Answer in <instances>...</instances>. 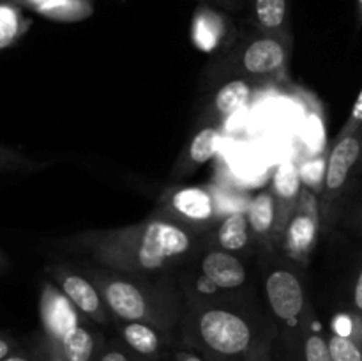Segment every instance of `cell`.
<instances>
[{"instance_id":"obj_20","label":"cell","mask_w":362,"mask_h":361,"mask_svg":"<svg viewBox=\"0 0 362 361\" xmlns=\"http://www.w3.org/2000/svg\"><path fill=\"white\" fill-rule=\"evenodd\" d=\"M250 21L262 34H292L288 0H250Z\"/></svg>"},{"instance_id":"obj_6","label":"cell","mask_w":362,"mask_h":361,"mask_svg":"<svg viewBox=\"0 0 362 361\" xmlns=\"http://www.w3.org/2000/svg\"><path fill=\"white\" fill-rule=\"evenodd\" d=\"M362 163V126L356 133L336 140L327 156L324 184L320 190L322 230L329 232L338 219L339 207L346 197L354 176Z\"/></svg>"},{"instance_id":"obj_15","label":"cell","mask_w":362,"mask_h":361,"mask_svg":"<svg viewBox=\"0 0 362 361\" xmlns=\"http://www.w3.org/2000/svg\"><path fill=\"white\" fill-rule=\"evenodd\" d=\"M219 142H221V133L218 127L214 126H204L193 134L189 144L186 145L182 152H180L179 159L173 165L172 173H170V180L179 183V180L186 179L191 173L197 172L198 168L211 161L216 156L219 149Z\"/></svg>"},{"instance_id":"obj_39","label":"cell","mask_w":362,"mask_h":361,"mask_svg":"<svg viewBox=\"0 0 362 361\" xmlns=\"http://www.w3.org/2000/svg\"><path fill=\"white\" fill-rule=\"evenodd\" d=\"M168 361H173V357H172V360H168Z\"/></svg>"},{"instance_id":"obj_16","label":"cell","mask_w":362,"mask_h":361,"mask_svg":"<svg viewBox=\"0 0 362 361\" xmlns=\"http://www.w3.org/2000/svg\"><path fill=\"white\" fill-rule=\"evenodd\" d=\"M20 9L34 11L46 20L59 23H76L90 18L95 11L94 0H0Z\"/></svg>"},{"instance_id":"obj_19","label":"cell","mask_w":362,"mask_h":361,"mask_svg":"<svg viewBox=\"0 0 362 361\" xmlns=\"http://www.w3.org/2000/svg\"><path fill=\"white\" fill-rule=\"evenodd\" d=\"M90 321L76 326L59 342L67 361H95L105 347L106 338L94 328Z\"/></svg>"},{"instance_id":"obj_28","label":"cell","mask_w":362,"mask_h":361,"mask_svg":"<svg viewBox=\"0 0 362 361\" xmlns=\"http://www.w3.org/2000/svg\"><path fill=\"white\" fill-rule=\"evenodd\" d=\"M276 338V329L271 328L257 340L250 353L246 354L244 361H272V343Z\"/></svg>"},{"instance_id":"obj_35","label":"cell","mask_w":362,"mask_h":361,"mask_svg":"<svg viewBox=\"0 0 362 361\" xmlns=\"http://www.w3.org/2000/svg\"><path fill=\"white\" fill-rule=\"evenodd\" d=\"M9 269H11L9 257H7L6 251H4L2 248H0V275H4V273L9 271Z\"/></svg>"},{"instance_id":"obj_33","label":"cell","mask_w":362,"mask_h":361,"mask_svg":"<svg viewBox=\"0 0 362 361\" xmlns=\"http://www.w3.org/2000/svg\"><path fill=\"white\" fill-rule=\"evenodd\" d=\"M243 2L244 0H211V4H214V6L221 7V9L225 11H239L240 7H243Z\"/></svg>"},{"instance_id":"obj_14","label":"cell","mask_w":362,"mask_h":361,"mask_svg":"<svg viewBox=\"0 0 362 361\" xmlns=\"http://www.w3.org/2000/svg\"><path fill=\"white\" fill-rule=\"evenodd\" d=\"M209 237H211L209 243L212 248H219V250L239 255V257L250 253L257 244L250 222H247L246 211H240V209L221 216L209 232Z\"/></svg>"},{"instance_id":"obj_29","label":"cell","mask_w":362,"mask_h":361,"mask_svg":"<svg viewBox=\"0 0 362 361\" xmlns=\"http://www.w3.org/2000/svg\"><path fill=\"white\" fill-rule=\"evenodd\" d=\"M361 126H362V88L359 91V94H357L356 103H354L352 110H350L349 119L345 120V124H343L341 131L338 133V138H336V140H339V138L349 137V134L356 133V131L359 130Z\"/></svg>"},{"instance_id":"obj_27","label":"cell","mask_w":362,"mask_h":361,"mask_svg":"<svg viewBox=\"0 0 362 361\" xmlns=\"http://www.w3.org/2000/svg\"><path fill=\"white\" fill-rule=\"evenodd\" d=\"M141 360H144V357L136 356V354H134L133 350H131L129 347L119 338V340H112V342L106 340L105 347H103L101 354H99L95 361H141Z\"/></svg>"},{"instance_id":"obj_36","label":"cell","mask_w":362,"mask_h":361,"mask_svg":"<svg viewBox=\"0 0 362 361\" xmlns=\"http://www.w3.org/2000/svg\"><path fill=\"white\" fill-rule=\"evenodd\" d=\"M352 225H354V229H356L357 232H359L361 236H362V205H361L359 209H357L356 214H354Z\"/></svg>"},{"instance_id":"obj_21","label":"cell","mask_w":362,"mask_h":361,"mask_svg":"<svg viewBox=\"0 0 362 361\" xmlns=\"http://www.w3.org/2000/svg\"><path fill=\"white\" fill-rule=\"evenodd\" d=\"M253 84L247 80H228L218 88L209 106V115L218 122L243 110L253 98Z\"/></svg>"},{"instance_id":"obj_9","label":"cell","mask_w":362,"mask_h":361,"mask_svg":"<svg viewBox=\"0 0 362 361\" xmlns=\"http://www.w3.org/2000/svg\"><path fill=\"white\" fill-rule=\"evenodd\" d=\"M45 271L48 278L57 283V287L69 297L71 303L83 314L87 321L95 326H110L115 322L99 289L83 271L73 268L71 264H64V262L48 264Z\"/></svg>"},{"instance_id":"obj_31","label":"cell","mask_w":362,"mask_h":361,"mask_svg":"<svg viewBox=\"0 0 362 361\" xmlns=\"http://www.w3.org/2000/svg\"><path fill=\"white\" fill-rule=\"evenodd\" d=\"M352 311L362 317V265L357 271L356 282H354L352 287Z\"/></svg>"},{"instance_id":"obj_13","label":"cell","mask_w":362,"mask_h":361,"mask_svg":"<svg viewBox=\"0 0 362 361\" xmlns=\"http://www.w3.org/2000/svg\"><path fill=\"white\" fill-rule=\"evenodd\" d=\"M119 338L133 350L136 356L147 361H158L170 345V333L148 322L115 321L113 322Z\"/></svg>"},{"instance_id":"obj_24","label":"cell","mask_w":362,"mask_h":361,"mask_svg":"<svg viewBox=\"0 0 362 361\" xmlns=\"http://www.w3.org/2000/svg\"><path fill=\"white\" fill-rule=\"evenodd\" d=\"M46 166V161H39L18 149L0 144V173H30L39 172Z\"/></svg>"},{"instance_id":"obj_1","label":"cell","mask_w":362,"mask_h":361,"mask_svg":"<svg viewBox=\"0 0 362 361\" xmlns=\"http://www.w3.org/2000/svg\"><path fill=\"white\" fill-rule=\"evenodd\" d=\"M200 234L152 212L119 229L85 230L59 239L69 253H83L101 268L136 276L170 271L189 260L200 248Z\"/></svg>"},{"instance_id":"obj_18","label":"cell","mask_w":362,"mask_h":361,"mask_svg":"<svg viewBox=\"0 0 362 361\" xmlns=\"http://www.w3.org/2000/svg\"><path fill=\"white\" fill-rule=\"evenodd\" d=\"M247 222H250L251 232H253L255 243L260 244L267 251L276 248V202L271 190L262 191L246 209Z\"/></svg>"},{"instance_id":"obj_38","label":"cell","mask_w":362,"mask_h":361,"mask_svg":"<svg viewBox=\"0 0 362 361\" xmlns=\"http://www.w3.org/2000/svg\"><path fill=\"white\" fill-rule=\"evenodd\" d=\"M202 4H211V0H200Z\"/></svg>"},{"instance_id":"obj_3","label":"cell","mask_w":362,"mask_h":361,"mask_svg":"<svg viewBox=\"0 0 362 361\" xmlns=\"http://www.w3.org/2000/svg\"><path fill=\"white\" fill-rule=\"evenodd\" d=\"M81 271L95 283L115 321L148 322L172 335L182 319V296L168 283H154L145 276L106 268Z\"/></svg>"},{"instance_id":"obj_17","label":"cell","mask_w":362,"mask_h":361,"mask_svg":"<svg viewBox=\"0 0 362 361\" xmlns=\"http://www.w3.org/2000/svg\"><path fill=\"white\" fill-rule=\"evenodd\" d=\"M232 30V23L225 13L214 9L209 4H202L193 16V27H191V35L197 48L204 52H212L225 45L228 32Z\"/></svg>"},{"instance_id":"obj_4","label":"cell","mask_w":362,"mask_h":361,"mask_svg":"<svg viewBox=\"0 0 362 361\" xmlns=\"http://www.w3.org/2000/svg\"><path fill=\"white\" fill-rule=\"evenodd\" d=\"M292 53V34H262L253 28L247 38L237 39L219 64L212 67L216 76L228 80H283L288 73Z\"/></svg>"},{"instance_id":"obj_11","label":"cell","mask_w":362,"mask_h":361,"mask_svg":"<svg viewBox=\"0 0 362 361\" xmlns=\"http://www.w3.org/2000/svg\"><path fill=\"white\" fill-rule=\"evenodd\" d=\"M200 275L212 289L235 292L247 283V269L243 257L209 246L198 260Z\"/></svg>"},{"instance_id":"obj_30","label":"cell","mask_w":362,"mask_h":361,"mask_svg":"<svg viewBox=\"0 0 362 361\" xmlns=\"http://www.w3.org/2000/svg\"><path fill=\"white\" fill-rule=\"evenodd\" d=\"M21 345L16 338H14L11 333L0 331V361L9 357L11 354H14L16 350H20Z\"/></svg>"},{"instance_id":"obj_25","label":"cell","mask_w":362,"mask_h":361,"mask_svg":"<svg viewBox=\"0 0 362 361\" xmlns=\"http://www.w3.org/2000/svg\"><path fill=\"white\" fill-rule=\"evenodd\" d=\"M332 361H362V342L331 331L327 335Z\"/></svg>"},{"instance_id":"obj_10","label":"cell","mask_w":362,"mask_h":361,"mask_svg":"<svg viewBox=\"0 0 362 361\" xmlns=\"http://www.w3.org/2000/svg\"><path fill=\"white\" fill-rule=\"evenodd\" d=\"M39 321L41 331L59 343L76 326L87 322L69 297L49 278H45L39 290Z\"/></svg>"},{"instance_id":"obj_40","label":"cell","mask_w":362,"mask_h":361,"mask_svg":"<svg viewBox=\"0 0 362 361\" xmlns=\"http://www.w3.org/2000/svg\"><path fill=\"white\" fill-rule=\"evenodd\" d=\"M141 361H147V360H141Z\"/></svg>"},{"instance_id":"obj_26","label":"cell","mask_w":362,"mask_h":361,"mask_svg":"<svg viewBox=\"0 0 362 361\" xmlns=\"http://www.w3.org/2000/svg\"><path fill=\"white\" fill-rule=\"evenodd\" d=\"M35 357V361H67L64 353L60 350L59 343L53 342L48 335L42 331H37L32 335L30 345L27 347Z\"/></svg>"},{"instance_id":"obj_2","label":"cell","mask_w":362,"mask_h":361,"mask_svg":"<svg viewBox=\"0 0 362 361\" xmlns=\"http://www.w3.org/2000/svg\"><path fill=\"white\" fill-rule=\"evenodd\" d=\"M267 326L250 308L186 290L180 335L186 349L207 361H244Z\"/></svg>"},{"instance_id":"obj_22","label":"cell","mask_w":362,"mask_h":361,"mask_svg":"<svg viewBox=\"0 0 362 361\" xmlns=\"http://www.w3.org/2000/svg\"><path fill=\"white\" fill-rule=\"evenodd\" d=\"M30 23L32 21L21 14L20 7L0 2V52L16 45L27 34Z\"/></svg>"},{"instance_id":"obj_37","label":"cell","mask_w":362,"mask_h":361,"mask_svg":"<svg viewBox=\"0 0 362 361\" xmlns=\"http://www.w3.org/2000/svg\"><path fill=\"white\" fill-rule=\"evenodd\" d=\"M356 9H357V28L362 27V0H356Z\"/></svg>"},{"instance_id":"obj_23","label":"cell","mask_w":362,"mask_h":361,"mask_svg":"<svg viewBox=\"0 0 362 361\" xmlns=\"http://www.w3.org/2000/svg\"><path fill=\"white\" fill-rule=\"evenodd\" d=\"M317 322L315 319L300 336V356H303V361H332L327 335L318 329Z\"/></svg>"},{"instance_id":"obj_7","label":"cell","mask_w":362,"mask_h":361,"mask_svg":"<svg viewBox=\"0 0 362 361\" xmlns=\"http://www.w3.org/2000/svg\"><path fill=\"white\" fill-rule=\"evenodd\" d=\"M154 214L205 236L218 223L219 205L211 186H175L159 197Z\"/></svg>"},{"instance_id":"obj_5","label":"cell","mask_w":362,"mask_h":361,"mask_svg":"<svg viewBox=\"0 0 362 361\" xmlns=\"http://www.w3.org/2000/svg\"><path fill=\"white\" fill-rule=\"evenodd\" d=\"M299 268L300 265L281 255V258L269 264L264 278L269 311L276 324L281 328L283 335L297 345H300L304 329L317 319L311 306L306 280Z\"/></svg>"},{"instance_id":"obj_12","label":"cell","mask_w":362,"mask_h":361,"mask_svg":"<svg viewBox=\"0 0 362 361\" xmlns=\"http://www.w3.org/2000/svg\"><path fill=\"white\" fill-rule=\"evenodd\" d=\"M303 186L299 166L293 161H283L276 170L271 183V191L276 202V248L278 250L285 227L288 225L299 204Z\"/></svg>"},{"instance_id":"obj_34","label":"cell","mask_w":362,"mask_h":361,"mask_svg":"<svg viewBox=\"0 0 362 361\" xmlns=\"http://www.w3.org/2000/svg\"><path fill=\"white\" fill-rule=\"evenodd\" d=\"M2 361H35V357L32 356V353L28 349H20Z\"/></svg>"},{"instance_id":"obj_8","label":"cell","mask_w":362,"mask_h":361,"mask_svg":"<svg viewBox=\"0 0 362 361\" xmlns=\"http://www.w3.org/2000/svg\"><path fill=\"white\" fill-rule=\"evenodd\" d=\"M320 230V200L313 193V190L303 186L299 204L288 225L285 227L278 251L293 264L306 268L317 248Z\"/></svg>"},{"instance_id":"obj_32","label":"cell","mask_w":362,"mask_h":361,"mask_svg":"<svg viewBox=\"0 0 362 361\" xmlns=\"http://www.w3.org/2000/svg\"><path fill=\"white\" fill-rule=\"evenodd\" d=\"M173 361H207L200 356V354L193 353L189 349H179L173 353Z\"/></svg>"}]
</instances>
